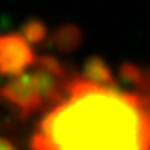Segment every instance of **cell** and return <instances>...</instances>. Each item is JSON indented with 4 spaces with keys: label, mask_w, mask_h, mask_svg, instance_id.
Returning <instances> with one entry per match:
<instances>
[{
    "label": "cell",
    "mask_w": 150,
    "mask_h": 150,
    "mask_svg": "<svg viewBox=\"0 0 150 150\" xmlns=\"http://www.w3.org/2000/svg\"><path fill=\"white\" fill-rule=\"evenodd\" d=\"M150 117L143 96L117 85L76 78L42 123L35 150H148Z\"/></svg>",
    "instance_id": "1"
},
{
    "label": "cell",
    "mask_w": 150,
    "mask_h": 150,
    "mask_svg": "<svg viewBox=\"0 0 150 150\" xmlns=\"http://www.w3.org/2000/svg\"><path fill=\"white\" fill-rule=\"evenodd\" d=\"M0 100L13 105L22 117H27L45 105L36 72H24L11 78L0 89Z\"/></svg>",
    "instance_id": "2"
},
{
    "label": "cell",
    "mask_w": 150,
    "mask_h": 150,
    "mask_svg": "<svg viewBox=\"0 0 150 150\" xmlns=\"http://www.w3.org/2000/svg\"><path fill=\"white\" fill-rule=\"evenodd\" d=\"M81 76L85 80L92 81V83H98V85H117L116 80H114L112 71L107 67V63L100 58H89L85 62Z\"/></svg>",
    "instance_id": "4"
},
{
    "label": "cell",
    "mask_w": 150,
    "mask_h": 150,
    "mask_svg": "<svg viewBox=\"0 0 150 150\" xmlns=\"http://www.w3.org/2000/svg\"><path fill=\"white\" fill-rule=\"evenodd\" d=\"M0 150H16L11 143L7 141V139H4V137H0Z\"/></svg>",
    "instance_id": "5"
},
{
    "label": "cell",
    "mask_w": 150,
    "mask_h": 150,
    "mask_svg": "<svg viewBox=\"0 0 150 150\" xmlns=\"http://www.w3.org/2000/svg\"><path fill=\"white\" fill-rule=\"evenodd\" d=\"M36 58L22 36H4L0 38V74L4 76H18L24 74L29 65H33Z\"/></svg>",
    "instance_id": "3"
}]
</instances>
